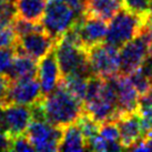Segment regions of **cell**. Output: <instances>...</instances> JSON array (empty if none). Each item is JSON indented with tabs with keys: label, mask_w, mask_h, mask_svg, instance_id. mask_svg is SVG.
<instances>
[{
	"label": "cell",
	"mask_w": 152,
	"mask_h": 152,
	"mask_svg": "<svg viewBox=\"0 0 152 152\" xmlns=\"http://www.w3.org/2000/svg\"><path fill=\"white\" fill-rule=\"evenodd\" d=\"M143 26V18L122 8L113 18H111L104 42L120 49L123 45L141 34Z\"/></svg>",
	"instance_id": "obj_4"
},
{
	"label": "cell",
	"mask_w": 152,
	"mask_h": 152,
	"mask_svg": "<svg viewBox=\"0 0 152 152\" xmlns=\"http://www.w3.org/2000/svg\"><path fill=\"white\" fill-rule=\"evenodd\" d=\"M89 64L94 76L109 79L119 75V49L108 43H98L87 51Z\"/></svg>",
	"instance_id": "obj_5"
},
{
	"label": "cell",
	"mask_w": 152,
	"mask_h": 152,
	"mask_svg": "<svg viewBox=\"0 0 152 152\" xmlns=\"http://www.w3.org/2000/svg\"><path fill=\"white\" fill-rule=\"evenodd\" d=\"M55 52L62 77L78 75L90 78L93 76L88 53L80 46L61 37L56 43Z\"/></svg>",
	"instance_id": "obj_2"
},
{
	"label": "cell",
	"mask_w": 152,
	"mask_h": 152,
	"mask_svg": "<svg viewBox=\"0 0 152 152\" xmlns=\"http://www.w3.org/2000/svg\"><path fill=\"white\" fill-rule=\"evenodd\" d=\"M17 16L32 22H41L47 0H16Z\"/></svg>",
	"instance_id": "obj_18"
},
{
	"label": "cell",
	"mask_w": 152,
	"mask_h": 152,
	"mask_svg": "<svg viewBox=\"0 0 152 152\" xmlns=\"http://www.w3.org/2000/svg\"><path fill=\"white\" fill-rule=\"evenodd\" d=\"M151 0H122V8L144 19L149 11Z\"/></svg>",
	"instance_id": "obj_23"
},
{
	"label": "cell",
	"mask_w": 152,
	"mask_h": 152,
	"mask_svg": "<svg viewBox=\"0 0 152 152\" xmlns=\"http://www.w3.org/2000/svg\"><path fill=\"white\" fill-rule=\"evenodd\" d=\"M76 123L79 126L80 130L82 131L87 142H89V140H91L93 137H96L99 133L100 126H101V123L96 121L86 112H83V114L79 118V120Z\"/></svg>",
	"instance_id": "obj_21"
},
{
	"label": "cell",
	"mask_w": 152,
	"mask_h": 152,
	"mask_svg": "<svg viewBox=\"0 0 152 152\" xmlns=\"http://www.w3.org/2000/svg\"><path fill=\"white\" fill-rule=\"evenodd\" d=\"M62 134L64 128L53 126L46 120H32L26 131L34 150L42 152L58 151Z\"/></svg>",
	"instance_id": "obj_6"
},
{
	"label": "cell",
	"mask_w": 152,
	"mask_h": 152,
	"mask_svg": "<svg viewBox=\"0 0 152 152\" xmlns=\"http://www.w3.org/2000/svg\"><path fill=\"white\" fill-rule=\"evenodd\" d=\"M0 1H6V2H16V0H0Z\"/></svg>",
	"instance_id": "obj_33"
},
{
	"label": "cell",
	"mask_w": 152,
	"mask_h": 152,
	"mask_svg": "<svg viewBox=\"0 0 152 152\" xmlns=\"http://www.w3.org/2000/svg\"><path fill=\"white\" fill-rule=\"evenodd\" d=\"M78 19L75 10L64 0H47L41 25L43 30L57 42Z\"/></svg>",
	"instance_id": "obj_3"
},
{
	"label": "cell",
	"mask_w": 152,
	"mask_h": 152,
	"mask_svg": "<svg viewBox=\"0 0 152 152\" xmlns=\"http://www.w3.org/2000/svg\"><path fill=\"white\" fill-rule=\"evenodd\" d=\"M13 29H15V32L17 34L18 38H20L22 36H26V34H30V32H34V31H37V30H41L43 29L42 25L40 22H32L29 21V20H26L23 18L18 17L15 19V21L12 22Z\"/></svg>",
	"instance_id": "obj_22"
},
{
	"label": "cell",
	"mask_w": 152,
	"mask_h": 152,
	"mask_svg": "<svg viewBox=\"0 0 152 152\" xmlns=\"http://www.w3.org/2000/svg\"><path fill=\"white\" fill-rule=\"evenodd\" d=\"M89 78L78 75H70V76L62 77L61 83L71 93L73 97H76L78 100H80L82 103L86 99L87 90H88Z\"/></svg>",
	"instance_id": "obj_19"
},
{
	"label": "cell",
	"mask_w": 152,
	"mask_h": 152,
	"mask_svg": "<svg viewBox=\"0 0 152 152\" xmlns=\"http://www.w3.org/2000/svg\"><path fill=\"white\" fill-rule=\"evenodd\" d=\"M10 151H17V152H30L34 151V148L32 143L30 142L28 137L25 134H20L17 137L11 138V147Z\"/></svg>",
	"instance_id": "obj_27"
},
{
	"label": "cell",
	"mask_w": 152,
	"mask_h": 152,
	"mask_svg": "<svg viewBox=\"0 0 152 152\" xmlns=\"http://www.w3.org/2000/svg\"><path fill=\"white\" fill-rule=\"evenodd\" d=\"M38 103L45 120L60 128L76 123L85 112L83 103L73 97L62 83L52 92L43 96Z\"/></svg>",
	"instance_id": "obj_1"
},
{
	"label": "cell",
	"mask_w": 152,
	"mask_h": 152,
	"mask_svg": "<svg viewBox=\"0 0 152 152\" xmlns=\"http://www.w3.org/2000/svg\"><path fill=\"white\" fill-rule=\"evenodd\" d=\"M56 43L55 40L41 29L18 38L15 48L17 53H23L34 60H40L55 49Z\"/></svg>",
	"instance_id": "obj_9"
},
{
	"label": "cell",
	"mask_w": 152,
	"mask_h": 152,
	"mask_svg": "<svg viewBox=\"0 0 152 152\" xmlns=\"http://www.w3.org/2000/svg\"><path fill=\"white\" fill-rule=\"evenodd\" d=\"M112 83L115 89L117 103H118L120 115L124 113L137 112L139 104V92L130 82L128 76L117 75L111 78Z\"/></svg>",
	"instance_id": "obj_13"
},
{
	"label": "cell",
	"mask_w": 152,
	"mask_h": 152,
	"mask_svg": "<svg viewBox=\"0 0 152 152\" xmlns=\"http://www.w3.org/2000/svg\"><path fill=\"white\" fill-rule=\"evenodd\" d=\"M76 28L82 48L88 51L91 47L104 41L108 30V22L99 17L83 15L73 25Z\"/></svg>",
	"instance_id": "obj_8"
},
{
	"label": "cell",
	"mask_w": 152,
	"mask_h": 152,
	"mask_svg": "<svg viewBox=\"0 0 152 152\" xmlns=\"http://www.w3.org/2000/svg\"><path fill=\"white\" fill-rule=\"evenodd\" d=\"M64 1L75 10L78 18L82 17L85 15L86 7H87V0H64Z\"/></svg>",
	"instance_id": "obj_28"
},
{
	"label": "cell",
	"mask_w": 152,
	"mask_h": 152,
	"mask_svg": "<svg viewBox=\"0 0 152 152\" xmlns=\"http://www.w3.org/2000/svg\"><path fill=\"white\" fill-rule=\"evenodd\" d=\"M128 78L140 96H142L149 89L152 88V78L149 77L141 68L128 75Z\"/></svg>",
	"instance_id": "obj_20"
},
{
	"label": "cell",
	"mask_w": 152,
	"mask_h": 152,
	"mask_svg": "<svg viewBox=\"0 0 152 152\" xmlns=\"http://www.w3.org/2000/svg\"><path fill=\"white\" fill-rule=\"evenodd\" d=\"M88 150V142L77 123H71L64 128L62 139L58 151H85Z\"/></svg>",
	"instance_id": "obj_16"
},
{
	"label": "cell",
	"mask_w": 152,
	"mask_h": 152,
	"mask_svg": "<svg viewBox=\"0 0 152 152\" xmlns=\"http://www.w3.org/2000/svg\"><path fill=\"white\" fill-rule=\"evenodd\" d=\"M122 9V0H87L85 15L111 20Z\"/></svg>",
	"instance_id": "obj_17"
},
{
	"label": "cell",
	"mask_w": 152,
	"mask_h": 152,
	"mask_svg": "<svg viewBox=\"0 0 152 152\" xmlns=\"http://www.w3.org/2000/svg\"><path fill=\"white\" fill-rule=\"evenodd\" d=\"M17 18V9L15 2L0 1V22L12 23Z\"/></svg>",
	"instance_id": "obj_26"
},
{
	"label": "cell",
	"mask_w": 152,
	"mask_h": 152,
	"mask_svg": "<svg viewBox=\"0 0 152 152\" xmlns=\"http://www.w3.org/2000/svg\"><path fill=\"white\" fill-rule=\"evenodd\" d=\"M10 79L7 76L0 75V104H4L7 96H8Z\"/></svg>",
	"instance_id": "obj_29"
},
{
	"label": "cell",
	"mask_w": 152,
	"mask_h": 152,
	"mask_svg": "<svg viewBox=\"0 0 152 152\" xmlns=\"http://www.w3.org/2000/svg\"><path fill=\"white\" fill-rule=\"evenodd\" d=\"M4 106V131L10 138L25 134L30 122L32 121V113L30 106L8 103Z\"/></svg>",
	"instance_id": "obj_11"
},
{
	"label": "cell",
	"mask_w": 152,
	"mask_h": 152,
	"mask_svg": "<svg viewBox=\"0 0 152 152\" xmlns=\"http://www.w3.org/2000/svg\"><path fill=\"white\" fill-rule=\"evenodd\" d=\"M11 81L38 77V64L37 60L23 53H17L15 56L12 66L7 76Z\"/></svg>",
	"instance_id": "obj_15"
},
{
	"label": "cell",
	"mask_w": 152,
	"mask_h": 152,
	"mask_svg": "<svg viewBox=\"0 0 152 152\" xmlns=\"http://www.w3.org/2000/svg\"><path fill=\"white\" fill-rule=\"evenodd\" d=\"M15 56H16L15 46L0 48V75L8 76L11 66H12Z\"/></svg>",
	"instance_id": "obj_24"
},
{
	"label": "cell",
	"mask_w": 152,
	"mask_h": 152,
	"mask_svg": "<svg viewBox=\"0 0 152 152\" xmlns=\"http://www.w3.org/2000/svg\"><path fill=\"white\" fill-rule=\"evenodd\" d=\"M42 97L43 94L38 77L13 81L10 80L8 96H7L4 104L17 103V104L31 106L36 102H38Z\"/></svg>",
	"instance_id": "obj_10"
},
{
	"label": "cell",
	"mask_w": 152,
	"mask_h": 152,
	"mask_svg": "<svg viewBox=\"0 0 152 152\" xmlns=\"http://www.w3.org/2000/svg\"><path fill=\"white\" fill-rule=\"evenodd\" d=\"M138 109H152V88L149 89L142 96H140Z\"/></svg>",
	"instance_id": "obj_30"
},
{
	"label": "cell",
	"mask_w": 152,
	"mask_h": 152,
	"mask_svg": "<svg viewBox=\"0 0 152 152\" xmlns=\"http://www.w3.org/2000/svg\"><path fill=\"white\" fill-rule=\"evenodd\" d=\"M18 37L12 23H2L0 22V48L13 47L17 43Z\"/></svg>",
	"instance_id": "obj_25"
},
{
	"label": "cell",
	"mask_w": 152,
	"mask_h": 152,
	"mask_svg": "<svg viewBox=\"0 0 152 152\" xmlns=\"http://www.w3.org/2000/svg\"><path fill=\"white\" fill-rule=\"evenodd\" d=\"M11 138L6 131L0 129V151H10Z\"/></svg>",
	"instance_id": "obj_31"
},
{
	"label": "cell",
	"mask_w": 152,
	"mask_h": 152,
	"mask_svg": "<svg viewBox=\"0 0 152 152\" xmlns=\"http://www.w3.org/2000/svg\"><path fill=\"white\" fill-rule=\"evenodd\" d=\"M144 25H148L152 27V1H151V4H150L148 13H147V16L144 18Z\"/></svg>",
	"instance_id": "obj_32"
},
{
	"label": "cell",
	"mask_w": 152,
	"mask_h": 152,
	"mask_svg": "<svg viewBox=\"0 0 152 152\" xmlns=\"http://www.w3.org/2000/svg\"><path fill=\"white\" fill-rule=\"evenodd\" d=\"M115 122L120 132V141L124 149H130L144 137V131L138 112L121 114Z\"/></svg>",
	"instance_id": "obj_14"
},
{
	"label": "cell",
	"mask_w": 152,
	"mask_h": 152,
	"mask_svg": "<svg viewBox=\"0 0 152 152\" xmlns=\"http://www.w3.org/2000/svg\"><path fill=\"white\" fill-rule=\"evenodd\" d=\"M38 80L43 96L52 92L61 83L62 75L56 57L55 49L39 60Z\"/></svg>",
	"instance_id": "obj_12"
},
{
	"label": "cell",
	"mask_w": 152,
	"mask_h": 152,
	"mask_svg": "<svg viewBox=\"0 0 152 152\" xmlns=\"http://www.w3.org/2000/svg\"><path fill=\"white\" fill-rule=\"evenodd\" d=\"M149 55L148 40L143 31L135 38L123 45L119 51L120 60V75L128 76L141 67L143 61Z\"/></svg>",
	"instance_id": "obj_7"
}]
</instances>
